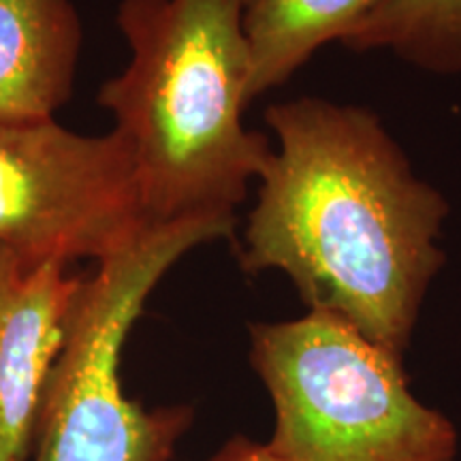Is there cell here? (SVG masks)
Instances as JSON below:
<instances>
[{
    "label": "cell",
    "instance_id": "5b68a950",
    "mask_svg": "<svg viewBox=\"0 0 461 461\" xmlns=\"http://www.w3.org/2000/svg\"><path fill=\"white\" fill-rule=\"evenodd\" d=\"M152 224L118 132L0 122V248L31 261H105Z\"/></svg>",
    "mask_w": 461,
    "mask_h": 461
},
{
    "label": "cell",
    "instance_id": "30bf717a",
    "mask_svg": "<svg viewBox=\"0 0 461 461\" xmlns=\"http://www.w3.org/2000/svg\"><path fill=\"white\" fill-rule=\"evenodd\" d=\"M210 461H282L267 445L252 442L244 436L233 438Z\"/></svg>",
    "mask_w": 461,
    "mask_h": 461
},
{
    "label": "cell",
    "instance_id": "3957f363",
    "mask_svg": "<svg viewBox=\"0 0 461 461\" xmlns=\"http://www.w3.org/2000/svg\"><path fill=\"white\" fill-rule=\"evenodd\" d=\"M238 221L201 216L148 227L79 282L45 384L32 461H171L190 406L149 408L124 395L120 361L148 297L194 248L233 238Z\"/></svg>",
    "mask_w": 461,
    "mask_h": 461
},
{
    "label": "cell",
    "instance_id": "8992f818",
    "mask_svg": "<svg viewBox=\"0 0 461 461\" xmlns=\"http://www.w3.org/2000/svg\"><path fill=\"white\" fill-rule=\"evenodd\" d=\"M79 276L0 248V461H26Z\"/></svg>",
    "mask_w": 461,
    "mask_h": 461
},
{
    "label": "cell",
    "instance_id": "ba28073f",
    "mask_svg": "<svg viewBox=\"0 0 461 461\" xmlns=\"http://www.w3.org/2000/svg\"><path fill=\"white\" fill-rule=\"evenodd\" d=\"M380 0H244L248 105L286 84L322 45L342 43Z\"/></svg>",
    "mask_w": 461,
    "mask_h": 461
},
{
    "label": "cell",
    "instance_id": "6da1fadb",
    "mask_svg": "<svg viewBox=\"0 0 461 461\" xmlns=\"http://www.w3.org/2000/svg\"><path fill=\"white\" fill-rule=\"evenodd\" d=\"M265 122L278 148L258 177L241 272H282L308 310L403 359L447 258V197L372 109L299 96L267 107Z\"/></svg>",
    "mask_w": 461,
    "mask_h": 461
},
{
    "label": "cell",
    "instance_id": "7a4b0ae2",
    "mask_svg": "<svg viewBox=\"0 0 461 461\" xmlns=\"http://www.w3.org/2000/svg\"><path fill=\"white\" fill-rule=\"evenodd\" d=\"M115 22L131 60L96 101L129 148L148 218H235L274 152L241 120L244 0H122Z\"/></svg>",
    "mask_w": 461,
    "mask_h": 461
},
{
    "label": "cell",
    "instance_id": "277c9868",
    "mask_svg": "<svg viewBox=\"0 0 461 461\" xmlns=\"http://www.w3.org/2000/svg\"><path fill=\"white\" fill-rule=\"evenodd\" d=\"M250 363L282 461H455V425L414 397L402 357L338 316L252 322Z\"/></svg>",
    "mask_w": 461,
    "mask_h": 461
},
{
    "label": "cell",
    "instance_id": "52a82bcc",
    "mask_svg": "<svg viewBox=\"0 0 461 461\" xmlns=\"http://www.w3.org/2000/svg\"><path fill=\"white\" fill-rule=\"evenodd\" d=\"M82 45L73 0H0V122L54 118L73 95Z\"/></svg>",
    "mask_w": 461,
    "mask_h": 461
},
{
    "label": "cell",
    "instance_id": "9c48e42d",
    "mask_svg": "<svg viewBox=\"0 0 461 461\" xmlns=\"http://www.w3.org/2000/svg\"><path fill=\"white\" fill-rule=\"evenodd\" d=\"M342 45L389 51L425 73L461 77V0H380Z\"/></svg>",
    "mask_w": 461,
    "mask_h": 461
}]
</instances>
